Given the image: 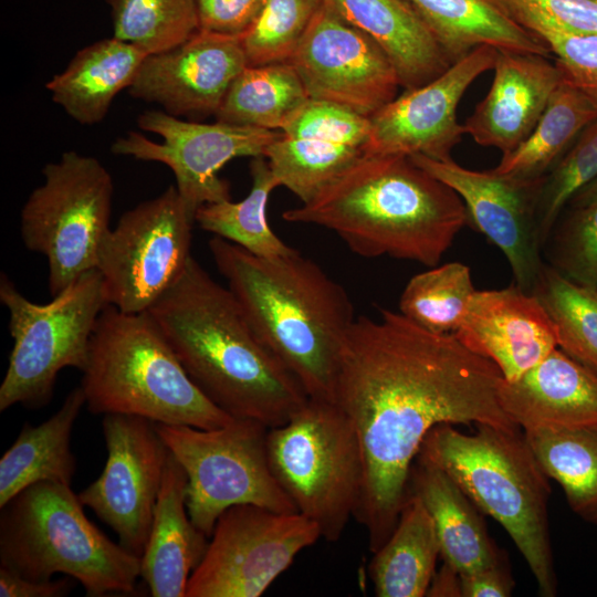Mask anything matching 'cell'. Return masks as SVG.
<instances>
[{
    "label": "cell",
    "mask_w": 597,
    "mask_h": 597,
    "mask_svg": "<svg viewBox=\"0 0 597 597\" xmlns=\"http://www.w3.org/2000/svg\"><path fill=\"white\" fill-rule=\"evenodd\" d=\"M356 317L344 345L334 400L352 422L363 458L355 513L375 553L394 531L409 475L436 426L519 429L503 410L498 366L453 333L439 334L400 312Z\"/></svg>",
    "instance_id": "cell-1"
},
{
    "label": "cell",
    "mask_w": 597,
    "mask_h": 597,
    "mask_svg": "<svg viewBox=\"0 0 597 597\" xmlns=\"http://www.w3.org/2000/svg\"><path fill=\"white\" fill-rule=\"evenodd\" d=\"M197 387L234 419L281 426L307 401L228 287L192 256L147 311Z\"/></svg>",
    "instance_id": "cell-2"
},
{
    "label": "cell",
    "mask_w": 597,
    "mask_h": 597,
    "mask_svg": "<svg viewBox=\"0 0 597 597\" xmlns=\"http://www.w3.org/2000/svg\"><path fill=\"white\" fill-rule=\"evenodd\" d=\"M208 245L263 345L308 398L333 401L342 352L356 320L343 285L296 250L266 259L219 237Z\"/></svg>",
    "instance_id": "cell-3"
},
{
    "label": "cell",
    "mask_w": 597,
    "mask_h": 597,
    "mask_svg": "<svg viewBox=\"0 0 597 597\" xmlns=\"http://www.w3.org/2000/svg\"><path fill=\"white\" fill-rule=\"evenodd\" d=\"M292 223L335 232L357 255L437 265L469 222L449 186L408 156L365 155L312 200L287 209Z\"/></svg>",
    "instance_id": "cell-4"
},
{
    "label": "cell",
    "mask_w": 597,
    "mask_h": 597,
    "mask_svg": "<svg viewBox=\"0 0 597 597\" xmlns=\"http://www.w3.org/2000/svg\"><path fill=\"white\" fill-rule=\"evenodd\" d=\"M465 434L442 423L426 436L417 459L443 470L507 532L530 567L541 596L557 595L548 523L549 478L524 432L475 425Z\"/></svg>",
    "instance_id": "cell-5"
},
{
    "label": "cell",
    "mask_w": 597,
    "mask_h": 597,
    "mask_svg": "<svg viewBox=\"0 0 597 597\" xmlns=\"http://www.w3.org/2000/svg\"><path fill=\"white\" fill-rule=\"evenodd\" d=\"M81 388L91 413L213 429L234 418L191 380L150 315L107 304L90 342Z\"/></svg>",
    "instance_id": "cell-6"
},
{
    "label": "cell",
    "mask_w": 597,
    "mask_h": 597,
    "mask_svg": "<svg viewBox=\"0 0 597 597\" xmlns=\"http://www.w3.org/2000/svg\"><path fill=\"white\" fill-rule=\"evenodd\" d=\"M83 507L62 483L18 493L0 507V566L34 580L70 576L90 597L135 593L140 558L109 540Z\"/></svg>",
    "instance_id": "cell-7"
},
{
    "label": "cell",
    "mask_w": 597,
    "mask_h": 597,
    "mask_svg": "<svg viewBox=\"0 0 597 597\" xmlns=\"http://www.w3.org/2000/svg\"><path fill=\"white\" fill-rule=\"evenodd\" d=\"M266 446L274 476L313 521L321 537L341 538L355 516L363 489V458L354 427L333 401L308 398L285 423L269 428Z\"/></svg>",
    "instance_id": "cell-8"
},
{
    "label": "cell",
    "mask_w": 597,
    "mask_h": 597,
    "mask_svg": "<svg viewBox=\"0 0 597 597\" xmlns=\"http://www.w3.org/2000/svg\"><path fill=\"white\" fill-rule=\"evenodd\" d=\"M0 302L9 311L13 339L0 385V411L14 405L43 408L59 373L65 367L82 371L86 365L96 322L108 304L102 275L97 269L87 271L51 302L36 304L1 273Z\"/></svg>",
    "instance_id": "cell-9"
},
{
    "label": "cell",
    "mask_w": 597,
    "mask_h": 597,
    "mask_svg": "<svg viewBox=\"0 0 597 597\" xmlns=\"http://www.w3.org/2000/svg\"><path fill=\"white\" fill-rule=\"evenodd\" d=\"M20 213L25 248L46 258L52 297L96 269L100 248L111 230L112 175L95 157L74 150L42 170Z\"/></svg>",
    "instance_id": "cell-10"
},
{
    "label": "cell",
    "mask_w": 597,
    "mask_h": 597,
    "mask_svg": "<svg viewBox=\"0 0 597 597\" xmlns=\"http://www.w3.org/2000/svg\"><path fill=\"white\" fill-rule=\"evenodd\" d=\"M188 479L186 505L192 523L208 537L229 507L253 504L281 513L297 509L274 476L268 455V427L233 419L213 428L155 422Z\"/></svg>",
    "instance_id": "cell-11"
},
{
    "label": "cell",
    "mask_w": 597,
    "mask_h": 597,
    "mask_svg": "<svg viewBox=\"0 0 597 597\" xmlns=\"http://www.w3.org/2000/svg\"><path fill=\"white\" fill-rule=\"evenodd\" d=\"M195 214L176 186L123 213L98 252L106 301L147 312L179 279L191 255Z\"/></svg>",
    "instance_id": "cell-12"
},
{
    "label": "cell",
    "mask_w": 597,
    "mask_h": 597,
    "mask_svg": "<svg viewBox=\"0 0 597 597\" xmlns=\"http://www.w3.org/2000/svg\"><path fill=\"white\" fill-rule=\"evenodd\" d=\"M320 537L318 526L298 512L233 505L217 520L186 597H259Z\"/></svg>",
    "instance_id": "cell-13"
},
{
    "label": "cell",
    "mask_w": 597,
    "mask_h": 597,
    "mask_svg": "<svg viewBox=\"0 0 597 597\" xmlns=\"http://www.w3.org/2000/svg\"><path fill=\"white\" fill-rule=\"evenodd\" d=\"M140 129L156 134L154 142L130 130L117 137L111 150L118 156L166 165L175 175L176 188L195 214L203 205L229 200L230 187L220 169L238 157L264 156L281 130L184 121L163 109L145 111L137 118Z\"/></svg>",
    "instance_id": "cell-14"
},
{
    "label": "cell",
    "mask_w": 597,
    "mask_h": 597,
    "mask_svg": "<svg viewBox=\"0 0 597 597\" xmlns=\"http://www.w3.org/2000/svg\"><path fill=\"white\" fill-rule=\"evenodd\" d=\"M102 430L107 450L104 469L77 495L115 532L118 543L140 558L169 450L155 422L139 416L106 413Z\"/></svg>",
    "instance_id": "cell-15"
},
{
    "label": "cell",
    "mask_w": 597,
    "mask_h": 597,
    "mask_svg": "<svg viewBox=\"0 0 597 597\" xmlns=\"http://www.w3.org/2000/svg\"><path fill=\"white\" fill-rule=\"evenodd\" d=\"M289 62L311 100L365 117L391 102L400 87L395 67L378 43L325 0Z\"/></svg>",
    "instance_id": "cell-16"
},
{
    "label": "cell",
    "mask_w": 597,
    "mask_h": 597,
    "mask_svg": "<svg viewBox=\"0 0 597 597\" xmlns=\"http://www.w3.org/2000/svg\"><path fill=\"white\" fill-rule=\"evenodd\" d=\"M498 49L481 45L429 83L405 90L369 117L367 156L451 158L464 135L457 108L470 85L493 70Z\"/></svg>",
    "instance_id": "cell-17"
},
{
    "label": "cell",
    "mask_w": 597,
    "mask_h": 597,
    "mask_svg": "<svg viewBox=\"0 0 597 597\" xmlns=\"http://www.w3.org/2000/svg\"><path fill=\"white\" fill-rule=\"evenodd\" d=\"M410 158L457 192L469 221L506 258L514 283L532 293L544 264L536 221L544 179L525 181L492 170H472L452 158L438 160L422 155Z\"/></svg>",
    "instance_id": "cell-18"
},
{
    "label": "cell",
    "mask_w": 597,
    "mask_h": 597,
    "mask_svg": "<svg viewBox=\"0 0 597 597\" xmlns=\"http://www.w3.org/2000/svg\"><path fill=\"white\" fill-rule=\"evenodd\" d=\"M369 127V117L310 98L264 157L277 185L306 203L365 156Z\"/></svg>",
    "instance_id": "cell-19"
},
{
    "label": "cell",
    "mask_w": 597,
    "mask_h": 597,
    "mask_svg": "<svg viewBox=\"0 0 597 597\" xmlns=\"http://www.w3.org/2000/svg\"><path fill=\"white\" fill-rule=\"evenodd\" d=\"M247 66L241 38L200 29L182 44L147 55L128 92L177 117L214 115Z\"/></svg>",
    "instance_id": "cell-20"
},
{
    "label": "cell",
    "mask_w": 597,
    "mask_h": 597,
    "mask_svg": "<svg viewBox=\"0 0 597 597\" xmlns=\"http://www.w3.org/2000/svg\"><path fill=\"white\" fill-rule=\"evenodd\" d=\"M472 352L493 362L512 381L557 347L555 326L537 297L515 283L475 291L453 333Z\"/></svg>",
    "instance_id": "cell-21"
},
{
    "label": "cell",
    "mask_w": 597,
    "mask_h": 597,
    "mask_svg": "<svg viewBox=\"0 0 597 597\" xmlns=\"http://www.w3.org/2000/svg\"><path fill=\"white\" fill-rule=\"evenodd\" d=\"M493 70L491 87L463 129L476 144L504 155L532 133L563 73L546 56L506 50H498Z\"/></svg>",
    "instance_id": "cell-22"
},
{
    "label": "cell",
    "mask_w": 597,
    "mask_h": 597,
    "mask_svg": "<svg viewBox=\"0 0 597 597\" xmlns=\"http://www.w3.org/2000/svg\"><path fill=\"white\" fill-rule=\"evenodd\" d=\"M498 394L523 430L597 427V373L558 347L517 379L503 378Z\"/></svg>",
    "instance_id": "cell-23"
},
{
    "label": "cell",
    "mask_w": 597,
    "mask_h": 597,
    "mask_svg": "<svg viewBox=\"0 0 597 597\" xmlns=\"http://www.w3.org/2000/svg\"><path fill=\"white\" fill-rule=\"evenodd\" d=\"M187 484L185 470L169 451L140 557V577L153 597H186L189 577L208 546L209 537L188 514Z\"/></svg>",
    "instance_id": "cell-24"
},
{
    "label": "cell",
    "mask_w": 597,
    "mask_h": 597,
    "mask_svg": "<svg viewBox=\"0 0 597 597\" xmlns=\"http://www.w3.org/2000/svg\"><path fill=\"white\" fill-rule=\"evenodd\" d=\"M389 57L404 90L425 85L452 63L407 0H325Z\"/></svg>",
    "instance_id": "cell-25"
},
{
    "label": "cell",
    "mask_w": 597,
    "mask_h": 597,
    "mask_svg": "<svg viewBox=\"0 0 597 597\" xmlns=\"http://www.w3.org/2000/svg\"><path fill=\"white\" fill-rule=\"evenodd\" d=\"M408 486L433 521L442 561L461 575L507 557L489 535L479 507L443 470L416 458Z\"/></svg>",
    "instance_id": "cell-26"
},
{
    "label": "cell",
    "mask_w": 597,
    "mask_h": 597,
    "mask_svg": "<svg viewBox=\"0 0 597 597\" xmlns=\"http://www.w3.org/2000/svg\"><path fill=\"white\" fill-rule=\"evenodd\" d=\"M148 54L115 36L78 50L46 88L73 121L82 125L102 122L116 97L135 81Z\"/></svg>",
    "instance_id": "cell-27"
},
{
    "label": "cell",
    "mask_w": 597,
    "mask_h": 597,
    "mask_svg": "<svg viewBox=\"0 0 597 597\" xmlns=\"http://www.w3.org/2000/svg\"><path fill=\"white\" fill-rule=\"evenodd\" d=\"M422 18L451 63L473 49L537 54L551 51L535 33L520 24L496 0H407Z\"/></svg>",
    "instance_id": "cell-28"
},
{
    "label": "cell",
    "mask_w": 597,
    "mask_h": 597,
    "mask_svg": "<svg viewBox=\"0 0 597 597\" xmlns=\"http://www.w3.org/2000/svg\"><path fill=\"white\" fill-rule=\"evenodd\" d=\"M84 405L85 396L78 386L49 419L38 426L23 425L0 459V507L39 482L71 485L76 472L71 434Z\"/></svg>",
    "instance_id": "cell-29"
},
{
    "label": "cell",
    "mask_w": 597,
    "mask_h": 597,
    "mask_svg": "<svg viewBox=\"0 0 597 597\" xmlns=\"http://www.w3.org/2000/svg\"><path fill=\"white\" fill-rule=\"evenodd\" d=\"M439 556L433 521L420 498L408 491L394 531L369 565L375 595L426 596Z\"/></svg>",
    "instance_id": "cell-30"
},
{
    "label": "cell",
    "mask_w": 597,
    "mask_h": 597,
    "mask_svg": "<svg viewBox=\"0 0 597 597\" xmlns=\"http://www.w3.org/2000/svg\"><path fill=\"white\" fill-rule=\"evenodd\" d=\"M595 119L597 104L563 77L532 133L491 170L517 180L544 179Z\"/></svg>",
    "instance_id": "cell-31"
},
{
    "label": "cell",
    "mask_w": 597,
    "mask_h": 597,
    "mask_svg": "<svg viewBox=\"0 0 597 597\" xmlns=\"http://www.w3.org/2000/svg\"><path fill=\"white\" fill-rule=\"evenodd\" d=\"M310 100L290 62L247 66L232 82L217 121L281 130Z\"/></svg>",
    "instance_id": "cell-32"
},
{
    "label": "cell",
    "mask_w": 597,
    "mask_h": 597,
    "mask_svg": "<svg viewBox=\"0 0 597 597\" xmlns=\"http://www.w3.org/2000/svg\"><path fill=\"white\" fill-rule=\"evenodd\" d=\"M538 463L572 511L597 525V427L523 430Z\"/></svg>",
    "instance_id": "cell-33"
},
{
    "label": "cell",
    "mask_w": 597,
    "mask_h": 597,
    "mask_svg": "<svg viewBox=\"0 0 597 597\" xmlns=\"http://www.w3.org/2000/svg\"><path fill=\"white\" fill-rule=\"evenodd\" d=\"M251 189L248 196L201 206L195 213V223L213 237L228 240L260 258H277L295 249L284 243L266 220L270 193L279 187L264 156L254 157L250 165Z\"/></svg>",
    "instance_id": "cell-34"
},
{
    "label": "cell",
    "mask_w": 597,
    "mask_h": 597,
    "mask_svg": "<svg viewBox=\"0 0 597 597\" xmlns=\"http://www.w3.org/2000/svg\"><path fill=\"white\" fill-rule=\"evenodd\" d=\"M532 293L555 326L557 347L597 373V289L577 284L544 263Z\"/></svg>",
    "instance_id": "cell-35"
},
{
    "label": "cell",
    "mask_w": 597,
    "mask_h": 597,
    "mask_svg": "<svg viewBox=\"0 0 597 597\" xmlns=\"http://www.w3.org/2000/svg\"><path fill=\"white\" fill-rule=\"evenodd\" d=\"M471 270L461 262L434 265L412 276L399 300V312L439 334L454 333L475 293Z\"/></svg>",
    "instance_id": "cell-36"
},
{
    "label": "cell",
    "mask_w": 597,
    "mask_h": 597,
    "mask_svg": "<svg viewBox=\"0 0 597 597\" xmlns=\"http://www.w3.org/2000/svg\"><path fill=\"white\" fill-rule=\"evenodd\" d=\"M115 38L148 55L176 48L200 30L196 0H105Z\"/></svg>",
    "instance_id": "cell-37"
},
{
    "label": "cell",
    "mask_w": 597,
    "mask_h": 597,
    "mask_svg": "<svg viewBox=\"0 0 597 597\" xmlns=\"http://www.w3.org/2000/svg\"><path fill=\"white\" fill-rule=\"evenodd\" d=\"M323 4L324 0H266L241 36L248 65L289 62Z\"/></svg>",
    "instance_id": "cell-38"
},
{
    "label": "cell",
    "mask_w": 597,
    "mask_h": 597,
    "mask_svg": "<svg viewBox=\"0 0 597 597\" xmlns=\"http://www.w3.org/2000/svg\"><path fill=\"white\" fill-rule=\"evenodd\" d=\"M597 177V119L576 138L540 189L536 221L542 245L572 198Z\"/></svg>",
    "instance_id": "cell-39"
},
{
    "label": "cell",
    "mask_w": 597,
    "mask_h": 597,
    "mask_svg": "<svg viewBox=\"0 0 597 597\" xmlns=\"http://www.w3.org/2000/svg\"><path fill=\"white\" fill-rule=\"evenodd\" d=\"M548 241L551 266L577 284L597 289V202L570 207Z\"/></svg>",
    "instance_id": "cell-40"
},
{
    "label": "cell",
    "mask_w": 597,
    "mask_h": 597,
    "mask_svg": "<svg viewBox=\"0 0 597 597\" xmlns=\"http://www.w3.org/2000/svg\"><path fill=\"white\" fill-rule=\"evenodd\" d=\"M520 24L540 36L554 53L563 77L597 104V35L561 29L536 14L502 6Z\"/></svg>",
    "instance_id": "cell-41"
},
{
    "label": "cell",
    "mask_w": 597,
    "mask_h": 597,
    "mask_svg": "<svg viewBox=\"0 0 597 597\" xmlns=\"http://www.w3.org/2000/svg\"><path fill=\"white\" fill-rule=\"evenodd\" d=\"M527 10L570 32L597 35V0H496Z\"/></svg>",
    "instance_id": "cell-42"
},
{
    "label": "cell",
    "mask_w": 597,
    "mask_h": 597,
    "mask_svg": "<svg viewBox=\"0 0 597 597\" xmlns=\"http://www.w3.org/2000/svg\"><path fill=\"white\" fill-rule=\"evenodd\" d=\"M266 0H196L201 30L241 38L255 22Z\"/></svg>",
    "instance_id": "cell-43"
},
{
    "label": "cell",
    "mask_w": 597,
    "mask_h": 597,
    "mask_svg": "<svg viewBox=\"0 0 597 597\" xmlns=\"http://www.w3.org/2000/svg\"><path fill=\"white\" fill-rule=\"evenodd\" d=\"M514 585L507 557L483 569L461 575L462 597H507L513 594Z\"/></svg>",
    "instance_id": "cell-44"
},
{
    "label": "cell",
    "mask_w": 597,
    "mask_h": 597,
    "mask_svg": "<svg viewBox=\"0 0 597 597\" xmlns=\"http://www.w3.org/2000/svg\"><path fill=\"white\" fill-rule=\"evenodd\" d=\"M72 577L34 580L0 566L1 597H62L73 588Z\"/></svg>",
    "instance_id": "cell-45"
},
{
    "label": "cell",
    "mask_w": 597,
    "mask_h": 597,
    "mask_svg": "<svg viewBox=\"0 0 597 597\" xmlns=\"http://www.w3.org/2000/svg\"><path fill=\"white\" fill-rule=\"evenodd\" d=\"M426 596L462 597L460 573L443 562L441 568L434 573Z\"/></svg>",
    "instance_id": "cell-46"
},
{
    "label": "cell",
    "mask_w": 597,
    "mask_h": 597,
    "mask_svg": "<svg viewBox=\"0 0 597 597\" xmlns=\"http://www.w3.org/2000/svg\"><path fill=\"white\" fill-rule=\"evenodd\" d=\"M597 202V177L583 187L568 202L569 207H579Z\"/></svg>",
    "instance_id": "cell-47"
}]
</instances>
